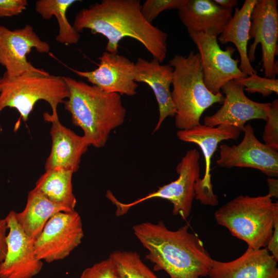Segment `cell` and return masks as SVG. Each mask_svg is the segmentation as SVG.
Listing matches in <instances>:
<instances>
[{
    "mask_svg": "<svg viewBox=\"0 0 278 278\" xmlns=\"http://www.w3.org/2000/svg\"><path fill=\"white\" fill-rule=\"evenodd\" d=\"M141 6L139 0H102L79 10L72 26L79 33L88 29L105 37L109 53H118L123 38L134 39L162 63L167 55L168 34L146 20Z\"/></svg>",
    "mask_w": 278,
    "mask_h": 278,
    "instance_id": "6da1fadb",
    "label": "cell"
},
{
    "mask_svg": "<svg viewBox=\"0 0 278 278\" xmlns=\"http://www.w3.org/2000/svg\"><path fill=\"white\" fill-rule=\"evenodd\" d=\"M187 224L176 230L162 221L143 222L133 227L134 234L148 253L154 271L164 270L170 278L208 276L213 259L198 236Z\"/></svg>",
    "mask_w": 278,
    "mask_h": 278,
    "instance_id": "7a4b0ae2",
    "label": "cell"
},
{
    "mask_svg": "<svg viewBox=\"0 0 278 278\" xmlns=\"http://www.w3.org/2000/svg\"><path fill=\"white\" fill-rule=\"evenodd\" d=\"M62 77L69 90L64 109L70 113L73 124L82 130L90 146L104 147L111 131L125 119L127 110L120 95L70 77Z\"/></svg>",
    "mask_w": 278,
    "mask_h": 278,
    "instance_id": "3957f363",
    "label": "cell"
},
{
    "mask_svg": "<svg viewBox=\"0 0 278 278\" xmlns=\"http://www.w3.org/2000/svg\"><path fill=\"white\" fill-rule=\"evenodd\" d=\"M173 67L171 97L176 114L175 125L188 130L200 124L203 113L215 103H222L223 95L213 94L206 87L199 53L175 55L169 61Z\"/></svg>",
    "mask_w": 278,
    "mask_h": 278,
    "instance_id": "277c9868",
    "label": "cell"
},
{
    "mask_svg": "<svg viewBox=\"0 0 278 278\" xmlns=\"http://www.w3.org/2000/svg\"><path fill=\"white\" fill-rule=\"evenodd\" d=\"M278 217V202L267 194L238 196L214 213L217 223L254 249L266 248Z\"/></svg>",
    "mask_w": 278,
    "mask_h": 278,
    "instance_id": "5b68a950",
    "label": "cell"
},
{
    "mask_svg": "<svg viewBox=\"0 0 278 278\" xmlns=\"http://www.w3.org/2000/svg\"><path fill=\"white\" fill-rule=\"evenodd\" d=\"M0 92V113L6 107L15 109L24 122L27 121L37 102L48 103L51 118H59L58 106L69 96L67 85L61 76L41 74H26L12 79L3 76Z\"/></svg>",
    "mask_w": 278,
    "mask_h": 278,
    "instance_id": "8992f818",
    "label": "cell"
},
{
    "mask_svg": "<svg viewBox=\"0 0 278 278\" xmlns=\"http://www.w3.org/2000/svg\"><path fill=\"white\" fill-rule=\"evenodd\" d=\"M200 154L196 149L188 150L176 167L178 178L164 185L156 191L130 203H123L110 190L106 193L107 198L115 205V215L126 214L132 207L153 198H161L172 204V213L186 219L190 214L194 199L196 197L195 186L200 178Z\"/></svg>",
    "mask_w": 278,
    "mask_h": 278,
    "instance_id": "52a82bcc",
    "label": "cell"
},
{
    "mask_svg": "<svg viewBox=\"0 0 278 278\" xmlns=\"http://www.w3.org/2000/svg\"><path fill=\"white\" fill-rule=\"evenodd\" d=\"M83 236L81 218L76 211L58 212L34 240L36 256L47 263L63 259L81 243Z\"/></svg>",
    "mask_w": 278,
    "mask_h": 278,
    "instance_id": "ba28073f",
    "label": "cell"
},
{
    "mask_svg": "<svg viewBox=\"0 0 278 278\" xmlns=\"http://www.w3.org/2000/svg\"><path fill=\"white\" fill-rule=\"evenodd\" d=\"M50 48L49 44L42 40L29 24L14 30L0 25V64L5 68L3 76L8 79L26 74H49L32 65L27 56L32 49L47 54Z\"/></svg>",
    "mask_w": 278,
    "mask_h": 278,
    "instance_id": "9c48e42d",
    "label": "cell"
},
{
    "mask_svg": "<svg viewBox=\"0 0 278 278\" xmlns=\"http://www.w3.org/2000/svg\"><path fill=\"white\" fill-rule=\"evenodd\" d=\"M278 1L257 0L251 14L249 39L253 43L248 51L250 62L255 59V50L260 44L262 50L263 68L265 77L275 78L278 73Z\"/></svg>",
    "mask_w": 278,
    "mask_h": 278,
    "instance_id": "30bf717a",
    "label": "cell"
},
{
    "mask_svg": "<svg viewBox=\"0 0 278 278\" xmlns=\"http://www.w3.org/2000/svg\"><path fill=\"white\" fill-rule=\"evenodd\" d=\"M243 132L235 126L220 125L208 127L199 124L188 130L177 132L178 138L185 142L194 143L199 146L205 161V172L202 179L197 181L195 186V198L203 204L215 206L218 203V197L213 190L211 183V159L218 144L224 140H236Z\"/></svg>",
    "mask_w": 278,
    "mask_h": 278,
    "instance_id": "8fae6325",
    "label": "cell"
},
{
    "mask_svg": "<svg viewBox=\"0 0 278 278\" xmlns=\"http://www.w3.org/2000/svg\"><path fill=\"white\" fill-rule=\"evenodd\" d=\"M188 33L199 50L205 85L213 94L219 93L228 81L247 76L239 69V60L232 57L234 48L227 46L222 50L216 37L199 32Z\"/></svg>",
    "mask_w": 278,
    "mask_h": 278,
    "instance_id": "7c38bea8",
    "label": "cell"
},
{
    "mask_svg": "<svg viewBox=\"0 0 278 278\" xmlns=\"http://www.w3.org/2000/svg\"><path fill=\"white\" fill-rule=\"evenodd\" d=\"M244 136L238 144L219 146V157L216 161L222 168H251L257 169L269 178L278 176V152L260 142L250 124L244 127Z\"/></svg>",
    "mask_w": 278,
    "mask_h": 278,
    "instance_id": "4fadbf2b",
    "label": "cell"
},
{
    "mask_svg": "<svg viewBox=\"0 0 278 278\" xmlns=\"http://www.w3.org/2000/svg\"><path fill=\"white\" fill-rule=\"evenodd\" d=\"M10 211L5 219L8 227L7 250L0 265V278H32L41 271L43 262L37 258L34 241L24 232Z\"/></svg>",
    "mask_w": 278,
    "mask_h": 278,
    "instance_id": "5bb4252c",
    "label": "cell"
},
{
    "mask_svg": "<svg viewBox=\"0 0 278 278\" xmlns=\"http://www.w3.org/2000/svg\"><path fill=\"white\" fill-rule=\"evenodd\" d=\"M224 94L221 108L214 114L204 118V125L216 127L228 125L244 131L245 124L250 120H266L271 103H260L250 99L245 94L244 88L233 80L221 88Z\"/></svg>",
    "mask_w": 278,
    "mask_h": 278,
    "instance_id": "9a60e30c",
    "label": "cell"
},
{
    "mask_svg": "<svg viewBox=\"0 0 278 278\" xmlns=\"http://www.w3.org/2000/svg\"><path fill=\"white\" fill-rule=\"evenodd\" d=\"M98 67L91 71L71 70L92 85L108 93L134 96L138 87L133 78L134 63L118 53L104 51Z\"/></svg>",
    "mask_w": 278,
    "mask_h": 278,
    "instance_id": "2e32d148",
    "label": "cell"
},
{
    "mask_svg": "<svg viewBox=\"0 0 278 278\" xmlns=\"http://www.w3.org/2000/svg\"><path fill=\"white\" fill-rule=\"evenodd\" d=\"M210 278H278L277 261L266 248L248 247L237 258L229 262L213 260Z\"/></svg>",
    "mask_w": 278,
    "mask_h": 278,
    "instance_id": "e0dca14e",
    "label": "cell"
},
{
    "mask_svg": "<svg viewBox=\"0 0 278 278\" xmlns=\"http://www.w3.org/2000/svg\"><path fill=\"white\" fill-rule=\"evenodd\" d=\"M173 72V68L169 64H162L154 58L148 61L140 57L134 64V81L148 85L158 102L159 116L153 132L160 129L168 116H175L176 114L170 89Z\"/></svg>",
    "mask_w": 278,
    "mask_h": 278,
    "instance_id": "ac0fdd59",
    "label": "cell"
},
{
    "mask_svg": "<svg viewBox=\"0 0 278 278\" xmlns=\"http://www.w3.org/2000/svg\"><path fill=\"white\" fill-rule=\"evenodd\" d=\"M51 147L46 159L45 170L61 168L74 173L79 168L82 156L90 145L83 136L63 126L59 118L51 119Z\"/></svg>",
    "mask_w": 278,
    "mask_h": 278,
    "instance_id": "d6986e66",
    "label": "cell"
},
{
    "mask_svg": "<svg viewBox=\"0 0 278 278\" xmlns=\"http://www.w3.org/2000/svg\"><path fill=\"white\" fill-rule=\"evenodd\" d=\"M188 32H199L217 37L232 17V9L221 7L212 0H188L178 10Z\"/></svg>",
    "mask_w": 278,
    "mask_h": 278,
    "instance_id": "ffe728a7",
    "label": "cell"
},
{
    "mask_svg": "<svg viewBox=\"0 0 278 278\" xmlns=\"http://www.w3.org/2000/svg\"><path fill=\"white\" fill-rule=\"evenodd\" d=\"M256 1L246 0L241 8L236 7L231 19L218 37L220 43H232L236 46L240 56L239 69L247 76L256 73L248 57L250 18Z\"/></svg>",
    "mask_w": 278,
    "mask_h": 278,
    "instance_id": "44dd1931",
    "label": "cell"
},
{
    "mask_svg": "<svg viewBox=\"0 0 278 278\" xmlns=\"http://www.w3.org/2000/svg\"><path fill=\"white\" fill-rule=\"evenodd\" d=\"M61 212H71L65 207L52 202L32 189L28 193L24 209L21 212H15V216L24 232L34 241L49 219Z\"/></svg>",
    "mask_w": 278,
    "mask_h": 278,
    "instance_id": "7402d4cb",
    "label": "cell"
},
{
    "mask_svg": "<svg viewBox=\"0 0 278 278\" xmlns=\"http://www.w3.org/2000/svg\"><path fill=\"white\" fill-rule=\"evenodd\" d=\"M71 170L61 168L45 170L33 188L52 202L75 211L76 198L73 193Z\"/></svg>",
    "mask_w": 278,
    "mask_h": 278,
    "instance_id": "603a6c76",
    "label": "cell"
},
{
    "mask_svg": "<svg viewBox=\"0 0 278 278\" xmlns=\"http://www.w3.org/2000/svg\"><path fill=\"white\" fill-rule=\"evenodd\" d=\"M76 0H38L35 4V10L45 20L53 16L57 18L59 27L56 40L65 45L75 44L78 42L80 33L77 32L68 22L66 11Z\"/></svg>",
    "mask_w": 278,
    "mask_h": 278,
    "instance_id": "cb8c5ba5",
    "label": "cell"
},
{
    "mask_svg": "<svg viewBox=\"0 0 278 278\" xmlns=\"http://www.w3.org/2000/svg\"><path fill=\"white\" fill-rule=\"evenodd\" d=\"M109 257L119 278H159L143 263L137 252L116 250Z\"/></svg>",
    "mask_w": 278,
    "mask_h": 278,
    "instance_id": "d4e9b609",
    "label": "cell"
},
{
    "mask_svg": "<svg viewBox=\"0 0 278 278\" xmlns=\"http://www.w3.org/2000/svg\"><path fill=\"white\" fill-rule=\"evenodd\" d=\"M233 80L243 86L244 91L249 93H257L264 97L273 93H278L277 79L261 77L256 73Z\"/></svg>",
    "mask_w": 278,
    "mask_h": 278,
    "instance_id": "484cf974",
    "label": "cell"
},
{
    "mask_svg": "<svg viewBox=\"0 0 278 278\" xmlns=\"http://www.w3.org/2000/svg\"><path fill=\"white\" fill-rule=\"evenodd\" d=\"M188 0H146L141 6V13L149 23L157 19L162 12L178 9L185 6Z\"/></svg>",
    "mask_w": 278,
    "mask_h": 278,
    "instance_id": "4316f807",
    "label": "cell"
},
{
    "mask_svg": "<svg viewBox=\"0 0 278 278\" xmlns=\"http://www.w3.org/2000/svg\"><path fill=\"white\" fill-rule=\"evenodd\" d=\"M263 134L264 144L269 147L278 150V100H274L267 113Z\"/></svg>",
    "mask_w": 278,
    "mask_h": 278,
    "instance_id": "83f0119b",
    "label": "cell"
},
{
    "mask_svg": "<svg viewBox=\"0 0 278 278\" xmlns=\"http://www.w3.org/2000/svg\"><path fill=\"white\" fill-rule=\"evenodd\" d=\"M80 278H119L110 258L104 259L86 268Z\"/></svg>",
    "mask_w": 278,
    "mask_h": 278,
    "instance_id": "f1b7e54d",
    "label": "cell"
},
{
    "mask_svg": "<svg viewBox=\"0 0 278 278\" xmlns=\"http://www.w3.org/2000/svg\"><path fill=\"white\" fill-rule=\"evenodd\" d=\"M26 0H0V17L18 15L26 9Z\"/></svg>",
    "mask_w": 278,
    "mask_h": 278,
    "instance_id": "f546056e",
    "label": "cell"
},
{
    "mask_svg": "<svg viewBox=\"0 0 278 278\" xmlns=\"http://www.w3.org/2000/svg\"><path fill=\"white\" fill-rule=\"evenodd\" d=\"M274 258L278 260V217L275 219L272 235L266 248Z\"/></svg>",
    "mask_w": 278,
    "mask_h": 278,
    "instance_id": "4dcf8cb0",
    "label": "cell"
},
{
    "mask_svg": "<svg viewBox=\"0 0 278 278\" xmlns=\"http://www.w3.org/2000/svg\"><path fill=\"white\" fill-rule=\"evenodd\" d=\"M7 231V224L5 218L0 219V265L4 260L6 253Z\"/></svg>",
    "mask_w": 278,
    "mask_h": 278,
    "instance_id": "1f68e13d",
    "label": "cell"
},
{
    "mask_svg": "<svg viewBox=\"0 0 278 278\" xmlns=\"http://www.w3.org/2000/svg\"><path fill=\"white\" fill-rule=\"evenodd\" d=\"M267 185L268 193L267 195L271 198H277L278 197V180L276 178H269L267 179Z\"/></svg>",
    "mask_w": 278,
    "mask_h": 278,
    "instance_id": "d6a6232c",
    "label": "cell"
},
{
    "mask_svg": "<svg viewBox=\"0 0 278 278\" xmlns=\"http://www.w3.org/2000/svg\"><path fill=\"white\" fill-rule=\"evenodd\" d=\"M218 5L225 9H232L237 6L236 0H213Z\"/></svg>",
    "mask_w": 278,
    "mask_h": 278,
    "instance_id": "836d02e7",
    "label": "cell"
},
{
    "mask_svg": "<svg viewBox=\"0 0 278 278\" xmlns=\"http://www.w3.org/2000/svg\"><path fill=\"white\" fill-rule=\"evenodd\" d=\"M2 81V77H0V92H1V85Z\"/></svg>",
    "mask_w": 278,
    "mask_h": 278,
    "instance_id": "e575fe53",
    "label": "cell"
}]
</instances>
